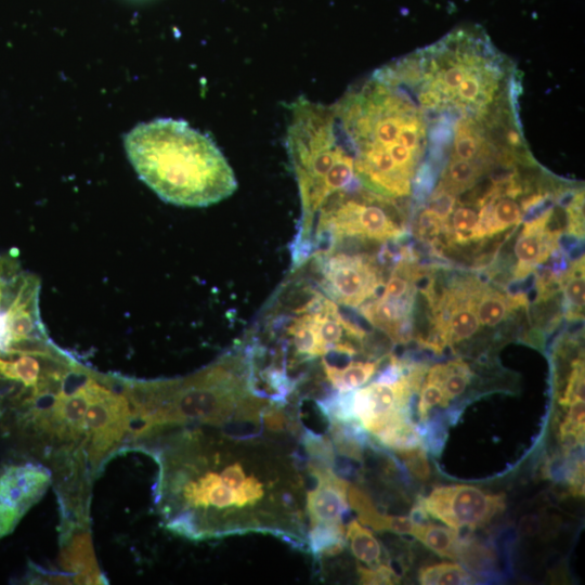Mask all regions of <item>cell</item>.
<instances>
[{"label": "cell", "instance_id": "obj_1", "mask_svg": "<svg viewBox=\"0 0 585 585\" xmlns=\"http://www.w3.org/2000/svg\"><path fill=\"white\" fill-rule=\"evenodd\" d=\"M330 106L356 180L390 199L410 196L427 148L425 116L384 65Z\"/></svg>", "mask_w": 585, "mask_h": 585}, {"label": "cell", "instance_id": "obj_2", "mask_svg": "<svg viewBox=\"0 0 585 585\" xmlns=\"http://www.w3.org/2000/svg\"><path fill=\"white\" fill-rule=\"evenodd\" d=\"M125 147L140 179L167 203L206 207L237 187L231 166L213 141L183 120L141 123L126 135Z\"/></svg>", "mask_w": 585, "mask_h": 585}, {"label": "cell", "instance_id": "obj_3", "mask_svg": "<svg viewBox=\"0 0 585 585\" xmlns=\"http://www.w3.org/2000/svg\"><path fill=\"white\" fill-rule=\"evenodd\" d=\"M136 417L134 443L162 428L221 425L236 408L257 412L249 363L225 355L184 378L142 380L128 377Z\"/></svg>", "mask_w": 585, "mask_h": 585}, {"label": "cell", "instance_id": "obj_4", "mask_svg": "<svg viewBox=\"0 0 585 585\" xmlns=\"http://www.w3.org/2000/svg\"><path fill=\"white\" fill-rule=\"evenodd\" d=\"M40 289L17 256L0 253V390L26 360L57 347L41 318Z\"/></svg>", "mask_w": 585, "mask_h": 585}, {"label": "cell", "instance_id": "obj_5", "mask_svg": "<svg viewBox=\"0 0 585 585\" xmlns=\"http://www.w3.org/2000/svg\"><path fill=\"white\" fill-rule=\"evenodd\" d=\"M354 185L355 183L332 194L321 205L312 221L308 253L313 229L316 230L313 245H316L321 237L328 236L329 246L324 250L344 237L384 242L400 235L401 229L392 214L391 199L364 186L363 190L355 191Z\"/></svg>", "mask_w": 585, "mask_h": 585}, {"label": "cell", "instance_id": "obj_6", "mask_svg": "<svg viewBox=\"0 0 585 585\" xmlns=\"http://www.w3.org/2000/svg\"><path fill=\"white\" fill-rule=\"evenodd\" d=\"M310 257L318 274V288L339 304L360 307L382 284L377 264L366 255L322 250Z\"/></svg>", "mask_w": 585, "mask_h": 585}, {"label": "cell", "instance_id": "obj_7", "mask_svg": "<svg viewBox=\"0 0 585 585\" xmlns=\"http://www.w3.org/2000/svg\"><path fill=\"white\" fill-rule=\"evenodd\" d=\"M53 482L51 469L37 460L0 467V538L10 535Z\"/></svg>", "mask_w": 585, "mask_h": 585}, {"label": "cell", "instance_id": "obj_8", "mask_svg": "<svg viewBox=\"0 0 585 585\" xmlns=\"http://www.w3.org/2000/svg\"><path fill=\"white\" fill-rule=\"evenodd\" d=\"M421 509L446 525L476 529L489 522L505 506L504 495L490 494L476 486H438L419 503Z\"/></svg>", "mask_w": 585, "mask_h": 585}, {"label": "cell", "instance_id": "obj_9", "mask_svg": "<svg viewBox=\"0 0 585 585\" xmlns=\"http://www.w3.org/2000/svg\"><path fill=\"white\" fill-rule=\"evenodd\" d=\"M421 376V370H411L395 380L378 378L364 388L347 391L353 419L374 434L392 419L407 415L410 398L417 390Z\"/></svg>", "mask_w": 585, "mask_h": 585}, {"label": "cell", "instance_id": "obj_10", "mask_svg": "<svg viewBox=\"0 0 585 585\" xmlns=\"http://www.w3.org/2000/svg\"><path fill=\"white\" fill-rule=\"evenodd\" d=\"M310 471L317 480V485L307 494V510L310 526H343L342 518L348 510L347 483L329 468L312 465Z\"/></svg>", "mask_w": 585, "mask_h": 585}, {"label": "cell", "instance_id": "obj_11", "mask_svg": "<svg viewBox=\"0 0 585 585\" xmlns=\"http://www.w3.org/2000/svg\"><path fill=\"white\" fill-rule=\"evenodd\" d=\"M552 212L554 208L549 207L537 218L526 222L520 232L514 247L518 259L516 270L518 278L528 275L550 255L555 245V236L546 233V227Z\"/></svg>", "mask_w": 585, "mask_h": 585}, {"label": "cell", "instance_id": "obj_12", "mask_svg": "<svg viewBox=\"0 0 585 585\" xmlns=\"http://www.w3.org/2000/svg\"><path fill=\"white\" fill-rule=\"evenodd\" d=\"M412 535L439 556L459 558L461 544L456 529L429 522H416Z\"/></svg>", "mask_w": 585, "mask_h": 585}, {"label": "cell", "instance_id": "obj_13", "mask_svg": "<svg viewBox=\"0 0 585 585\" xmlns=\"http://www.w3.org/2000/svg\"><path fill=\"white\" fill-rule=\"evenodd\" d=\"M378 366L379 361L350 362L344 367L323 361L327 380L340 392L352 391L365 385L377 372Z\"/></svg>", "mask_w": 585, "mask_h": 585}, {"label": "cell", "instance_id": "obj_14", "mask_svg": "<svg viewBox=\"0 0 585 585\" xmlns=\"http://www.w3.org/2000/svg\"><path fill=\"white\" fill-rule=\"evenodd\" d=\"M476 303L471 299L467 302L455 303L448 317L442 322V342L454 343L470 338L480 326L476 314Z\"/></svg>", "mask_w": 585, "mask_h": 585}, {"label": "cell", "instance_id": "obj_15", "mask_svg": "<svg viewBox=\"0 0 585 585\" xmlns=\"http://www.w3.org/2000/svg\"><path fill=\"white\" fill-rule=\"evenodd\" d=\"M470 370L466 363L460 361L446 364H437L428 372L426 380L440 386L446 403L464 393L469 381Z\"/></svg>", "mask_w": 585, "mask_h": 585}, {"label": "cell", "instance_id": "obj_16", "mask_svg": "<svg viewBox=\"0 0 585 585\" xmlns=\"http://www.w3.org/2000/svg\"><path fill=\"white\" fill-rule=\"evenodd\" d=\"M374 435L385 445L404 452L422 446L421 437L408 415L396 417L381 427Z\"/></svg>", "mask_w": 585, "mask_h": 585}, {"label": "cell", "instance_id": "obj_17", "mask_svg": "<svg viewBox=\"0 0 585 585\" xmlns=\"http://www.w3.org/2000/svg\"><path fill=\"white\" fill-rule=\"evenodd\" d=\"M346 538L354 557L369 566L381 564V545L370 532L358 520H351L346 526Z\"/></svg>", "mask_w": 585, "mask_h": 585}, {"label": "cell", "instance_id": "obj_18", "mask_svg": "<svg viewBox=\"0 0 585 585\" xmlns=\"http://www.w3.org/2000/svg\"><path fill=\"white\" fill-rule=\"evenodd\" d=\"M344 528L317 524L310 526L309 546L314 555L330 556L340 552L344 546Z\"/></svg>", "mask_w": 585, "mask_h": 585}, {"label": "cell", "instance_id": "obj_19", "mask_svg": "<svg viewBox=\"0 0 585 585\" xmlns=\"http://www.w3.org/2000/svg\"><path fill=\"white\" fill-rule=\"evenodd\" d=\"M418 580L425 585H458L469 583L470 576L460 564L442 562L422 568Z\"/></svg>", "mask_w": 585, "mask_h": 585}, {"label": "cell", "instance_id": "obj_20", "mask_svg": "<svg viewBox=\"0 0 585 585\" xmlns=\"http://www.w3.org/2000/svg\"><path fill=\"white\" fill-rule=\"evenodd\" d=\"M507 298L495 290H484L476 302V314L479 323L486 326H496L507 315L509 311Z\"/></svg>", "mask_w": 585, "mask_h": 585}, {"label": "cell", "instance_id": "obj_21", "mask_svg": "<svg viewBox=\"0 0 585 585\" xmlns=\"http://www.w3.org/2000/svg\"><path fill=\"white\" fill-rule=\"evenodd\" d=\"M569 412L560 426V438L564 447L573 448L584 441V400L569 405Z\"/></svg>", "mask_w": 585, "mask_h": 585}, {"label": "cell", "instance_id": "obj_22", "mask_svg": "<svg viewBox=\"0 0 585 585\" xmlns=\"http://www.w3.org/2000/svg\"><path fill=\"white\" fill-rule=\"evenodd\" d=\"M585 281H584V268L582 265L576 270H572V273L568 275L563 284V297L568 310L573 315L580 316L581 311L584 309V294Z\"/></svg>", "mask_w": 585, "mask_h": 585}, {"label": "cell", "instance_id": "obj_23", "mask_svg": "<svg viewBox=\"0 0 585 585\" xmlns=\"http://www.w3.org/2000/svg\"><path fill=\"white\" fill-rule=\"evenodd\" d=\"M452 227L458 240L476 238L478 211L469 206H458L452 210Z\"/></svg>", "mask_w": 585, "mask_h": 585}, {"label": "cell", "instance_id": "obj_24", "mask_svg": "<svg viewBox=\"0 0 585 585\" xmlns=\"http://www.w3.org/2000/svg\"><path fill=\"white\" fill-rule=\"evenodd\" d=\"M414 288L406 273L398 268L389 277L379 297L390 300H413Z\"/></svg>", "mask_w": 585, "mask_h": 585}, {"label": "cell", "instance_id": "obj_25", "mask_svg": "<svg viewBox=\"0 0 585 585\" xmlns=\"http://www.w3.org/2000/svg\"><path fill=\"white\" fill-rule=\"evenodd\" d=\"M435 405L446 406L442 389L435 382L425 380L421 388L417 413L420 420H425L432 407Z\"/></svg>", "mask_w": 585, "mask_h": 585}, {"label": "cell", "instance_id": "obj_26", "mask_svg": "<svg viewBox=\"0 0 585 585\" xmlns=\"http://www.w3.org/2000/svg\"><path fill=\"white\" fill-rule=\"evenodd\" d=\"M578 400H584V363L580 360L573 364V369L560 403L563 406H569Z\"/></svg>", "mask_w": 585, "mask_h": 585}, {"label": "cell", "instance_id": "obj_27", "mask_svg": "<svg viewBox=\"0 0 585 585\" xmlns=\"http://www.w3.org/2000/svg\"><path fill=\"white\" fill-rule=\"evenodd\" d=\"M410 472L419 480L430 477V466L422 446L400 452Z\"/></svg>", "mask_w": 585, "mask_h": 585}, {"label": "cell", "instance_id": "obj_28", "mask_svg": "<svg viewBox=\"0 0 585 585\" xmlns=\"http://www.w3.org/2000/svg\"><path fill=\"white\" fill-rule=\"evenodd\" d=\"M363 584H395L399 582L396 573L387 564L374 568L358 567Z\"/></svg>", "mask_w": 585, "mask_h": 585}, {"label": "cell", "instance_id": "obj_29", "mask_svg": "<svg viewBox=\"0 0 585 585\" xmlns=\"http://www.w3.org/2000/svg\"><path fill=\"white\" fill-rule=\"evenodd\" d=\"M572 493L575 495L584 494V464L578 463L571 477Z\"/></svg>", "mask_w": 585, "mask_h": 585}, {"label": "cell", "instance_id": "obj_30", "mask_svg": "<svg viewBox=\"0 0 585 585\" xmlns=\"http://www.w3.org/2000/svg\"><path fill=\"white\" fill-rule=\"evenodd\" d=\"M519 529L523 534H534L537 529V519L533 516L522 518Z\"/></svg>", "mask_w": 585, "mask_h": 585}]
</instances>
